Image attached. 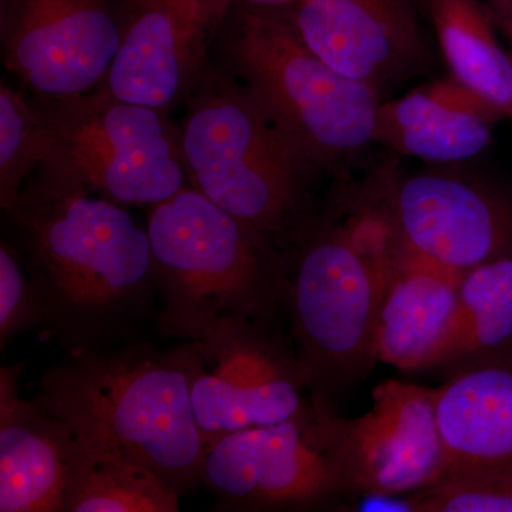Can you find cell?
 Returning <instances> with one entry per match:
<instances>
[{"label":"cell","instance_id":"cell-14","mask_svg":"<svg viewBox=\"0 0 512 512\" xmlns=\"http://www.w3.org/2000/svg\"><path fill=\"white\" fill-rule=\"evenodd\" d=\"M291 15L323 62L382 96L433 67L414 0H298Z\"/></svg>","mask_w":512,"mask_h":512},{"label":"cell","instance_id":"cell-27","mask_svg":"<svg viewBox=\"0 0 512 512\" xmlns=\"http://www.w3.org/2000/svg\"><path fill=\"white\" fill-rule=\"evenodd\" d=\"M414 2H416V5L419 6L421 15L424 16V19H426L427 22V12H429L430 0H414Z\"/></svg>","mask_w":512,"mask_h":512},{"label":"cell","instance_id":"cell-19","mask_svg":"<svg viewBox=\"0 0 512 512\" xmlns=\"http://www.w3.org/2000/svg\"><path fill=\"white\" fill-rule=\"evenodd\" d=\"M427 22L450 76L512 120V56L483 0H430Z\"/></svg>","mask_w":512,"mask_h":512},{"label":"cell","instance_id":"cell-15","mask_svg":"<svg viewBox=\"0 0 512 512\" xmlns=\"http://www.w3.org/2000/svg\"><path fill=\"white\" fill-rule=\"evenodd\" d=\"M23 365L0 369V511L64 512L77 437L19 393Z\"/></svg>","mask_w":512,"mask_h":512},{"label":"cell","instance_id":"cell-16","mask_svg":"<svg viewBox=\"0 0 512 512\" xmlns=\"http://www.w3.org/2000/svg\"><path fill=\"white\" fill-rule=\"evenodd\" d=\"M460 275L410 252L403 256L380 298L377 362L402 372L451 365L461 336Z\"/></svg>","mask_w":512,"mask_h":512},{"label":"cell","instance_id":"cell-24","mask_svg":"<svg viewBox=\"0 0 512 512\" xmlns=\"http://www.w3.org/2000/svg\"><path fill=\"white\" fill-rule=\"evenodd\" d=\"M42 303L26 274L18 251L8 241L0 244V346L2 349L26 330L42 328Z\"/></svg>","mask_w":512,"mask_h":512},{"label":"cell","instance_id":"cell-6","mask_svg":"<svg viewBox=\"0 0 512 512\" xmlns=\"http://www.w3.org/2000/svg\"><path fill=\"white\" fill-rule=\"evenodd\" d=\"M383 286L332 214L318 217L289 256L288 305L312 404L333 410L377 363Z\"/></svg>","mask_w":512,"mask_h":512},{"label":"cell","instance_id":"cell-12","mask_svg":"<svg viewBox=\"0 0 512 512\" xmlns=\"http://www.w3.org/2000/svg\"><path fill=\"white\" fill-rule=\"evenodd\" d=\"M231 0H120V46L100 89L170 114L212 62Z\"/></svg>","mask_w":512,"mask_h":512},{"label":"cell","instance_id":"cell-17","mask_svg":"<svg viewBox=\"0 0 512 512\" xmlns=\"http://www.w3.org/2000/svg\"><path fill=\"white\" fill-rule=\"evenodd\" d=\"M446 477L512 471V353L450 370L434 389Z\"/></svg>","mask_w":512,"mask_h":512},{"label":"cell","instance_id":"cell-2","mask_svg":"<svg viewBox=\"0 0 512 512\" xmlns=\"http://www.w3.org/2000/svg\"><path fill=\"white\" fill-rule=\"evenodd\" d=\"M195 342H143L77 353L50 367L37 400L84 446L143 464L181 494L201 483L207 444L195 421Z\"/></svg>","mask_w":512,"mask_h":512},{"label":"cell","instance_id":"cell-13","mask_svg":"<svg viewBox=\"0 0 512 512\" xmlns=\"http://www.w3.org/2000/svg\"><path fill=\"white\" fill-rule=\"evenodd\" d=\"M404 249L463 274L512 255L511 201L480 180L423 171L377 192Z\"/></svg>","mask_w":512,"mask_h":512},{"label":"cell","instance_id":"cell-1","mask_svg":"<svg viewBox=\"0 0 512 512\" xmlns=\"http://www.w3.org/2000/svg\"><path fill=\"white\" fill-rule=\"evenodd\" d=\"M5 215L42 328L69 355L133 342L156 325L150 238L126 207L43 163Z\"/></svg>","mask_w":512,"mask_h":512},{"label":"cell","instance_id":"cell-11","mask_svg":"<svg viewBox=\"0 0 512 512\" xmlns=\"http://www.w3.org/2000/svg\"><path fill=\"white\" fill-rule=\"evenodd\" d=\"M2 60L37 100L99 89L120 46V0H0Z\"/></svg>","mask_w":512,"mask_h":512},{"label":"cell","instance_id":"cell-10","mask_svg":"<svg viewBox=\"0 0 512 512\" xmlns=\"http://www.w3.org/2000/svg\"><path fill=\"white\" fill-rule=\"evenodd\" d=\"M372 399V409L356 419L313 407L348 497L410 494L440 483L446 457L434 389L386 380Z\"/></svg>","mask_w":512,"mask_h":512},{"label":"cell","instance_id":"cell-3","mask_svg":"<svg viewBox=\"0 0 512 512\" xmlns=\"http://www.w3.org/2000/svg\"><path fill=\"white\" fill-rule=\"evenodd\" d=\"M184 106L178 133L191 187L268 238L289 262L318 218L312 187L322 173L217 62Z\"/></svg>","mask_w":512,"mask_h":512},{"label":"cell","instance_id":"cell-9","mask_svg":"<svg viewBox=\"0 0 512 512\" xmlns=\"http://www.w3.org/2000/svg\"><path fill=\"white\" fill-rule=\"evenodd\" d=\"M201 483L222 510H311L348 498L313 406L305 416L210 444Z\"/></svg>","mask_w":512,"mask_h":512},{"label":"cell","instance_id":"cell-25","mask_svg":"<svg viewBox=\"0 0 512 512\" xmlns=\"http://www.w3.org/2000/svg\"><path fill=\"white\" fill-rule=\"evenodd\" d=\"M483 3L495 28L507 37L512 56V0H483Z\"/></svg>","mask_w":512,"mask_h":512},{"label":"cell","instance_id":"cell-4","mask_svg":"<svg viewBox=\"0 0 512 512\" xmlns=\"http://www.w3.org/2000/svg\"><path fill=\"white\" fill-rule=\"evenodd\" d=\"M158 335L198 342L227 319L269 322L288 303L278 248L188 185L148 208Z\"/></svg>","mask_w":512,"mask_h":512},{"label":"cell","instance_id":"cell-7","mask_svg":"<svg viewBox=\"0 0 512 512\" xmlns=\"http://www.w3.org/2000/svg\"><path fill=\"white\" fill-rule=\"evenodd\" d=\"M37 103L52 134L45 163L94 194L121 207L150 208L190 185L178 126L163 111L100 87Z\"/></svg>","mask_w":512,"mask_h":512},{"label":"cell","instance_id":"cell-23","mask_svg":"<svg viewBox=\"0 0 512 512\" xmlns=\"http://www.w3.org/2000/svg\"><path fill=\"white\" fill-rule=\"evenodd\" d=\"M409 512H512V471L456 474L407 494Z\"/></svg>","mask_w":512,"mask_h":512},{"label":"cell","instance_id":"cell-5","mask_svg":"<svg viewBox=\"0 0 512 512\" xmlns=\"http://www.w3.org/2000/svg\"><path fill=\"white\" fill-rule=\"evenodd\" d=\"M214 50L320 173L338 174L375 144L382 94L312 52L291 10L232 6Z\"/></svg>","mask_w":512,"mask_h":512},{"label":"cell","instance_id":"cell-21","mask_svg":"<svg viewBox=\"0 0 512 512\" xmlns=\"http://www.w3.org/2000/svg\"><path fill=\"white\" fill-rule=\"evenodd\" d=\"M461 336L447 367L498 359L512 353V255L460 275Z\"/></svg>","mask_w":512,"mask_h":512},{"label":"cell","instance_id":"cell-8","mask_svg":"<svg viewBox=\"0 0 512 512\" xmlns=\"http://www.w3.org/2000/svg\"><path fill=\"white\" fill-rule=\"evenodd\" d=\"M268 322L227 319L198 340L191 384L195 421L207 447L222 437L305 416L312 403L295 350L286 349Z\"/></svg>","mask_w":512,"mask_h":512},{"label":"cell","instance_id":"cell-18","mask_svg":"<svg viewBox=\"0 0 512 512\" xmlns=\"http://www.w3.org/2000/svg\"><path fill=\"white\" fill-rule=\"evenodd\" d=\"M503 114L451 76L421 84L377 110L375 143L433 164L483 153Z\"/></svg>","mask_w":512,"mask_h":512},{"label":"cell","instance_id":"cell-26","mask_svg":"<svg viewBox=\"0 0 512 512\" xmlns=\"http://www.w3.org/2000/svg\"><path fill=\"white\" fill-rule=\"evenodd\" d=\"M234 6H248L256 9L292 10L298 0H231Z\"/></svg>","mask_w":512,"mask_h":512},{"label":"cell","instance_id":"cell-22","mask_svg":"<svg viewBox=\"0 0 512 512\" xmlns=\"http://www.w3.org/2000/svg\"><path fill=\"white\" fill-rule=\"evenodd\" d=\"M52 148V134L36 99L0 86V207L8 211Z\"/></svg>","mask_w":512,"mask_h":512},{"label":"cell","instance_id":"cell-20","mask_svg":"<svg viewBox=\"0 0 512 512\" xmlns=\"http://www.w3.org/2000/svg\"><path fill=\"white\" fill-rule=\"evenodd\" d=\"M180 497L143 464L77 439L64 512H175Z\"/></svg>","mask_w":512,"mask_h":512}]
</instances>
